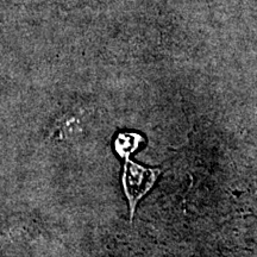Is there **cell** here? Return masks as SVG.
<instances>
[{"instance_id": "6da1fadb", "label": "cell", "mask_w": 257, "mask_h": 257, "mask_svg": "<svg viewBox=\"0 0 257 257\" xmlns=\"http://www.w3.org/2000/svg\"><path fill=\"white\" fill-rule=\"evenodd\" d=\"M159 174V169L146 168L126 159L123 174V187L130 205V218L134 217L138 201L150 191Z\"/></svg>"}, {"instance_id": "7a4b0ae2", "label": "cell", "mask_w": 257, "mask_h": 257, "mask_svg": "<svg viewBox=\"0 0 257 257\" xmlns=\"http://www.w3.org/2000/svg\"><path fill=\"white\" fill-rule=\"evenodd\" d=\"M138 141H140V136H136V135H120L115 141V149L120 156L127 159V156L137 149Z\"/></svg>"}]
</instances>
